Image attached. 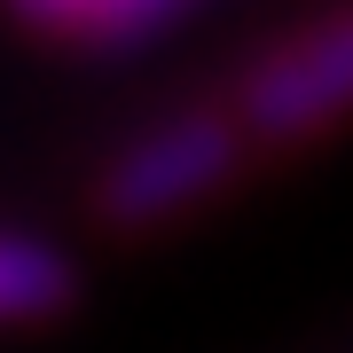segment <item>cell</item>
<instances>
[{"label":"cell","instance_id":"cell-1","mask_svg":"<svg viewBox=\"0 0 353 353\" xmlns=\"http://www.w3.org/2000/svg\"><path fill=\"white\" fill-rule=\"evenodd\" d=\"M236 165V118H212V110H189V118H165L134 141V150L110 157L102 173V220L118 228H150V220H173L189 212L196 196H212Z\"/></svg>","mask_w":353,"mask_h":353},{"label":"cell","instance_id":"cell-2","mask_svg":"<svg viewBox=\"0 0 353 353\" xmlns=\"http://www.w3.org/2000/svg\"><path fill=\"white\" fill-rule=\"evenodd\" d=\"M345 110H353V16H330V24H306L299 39H283L243 79L236 126H252L259 141H299Z\"/></svg>","mask_w":353,"mask_h":353},{"label":"cell","instance_id":"cell-3","mask_svg":"<svg viewBox=\"0 0 353 353\" xmlns=\"http://www.w3.org/2000/svg\"><path fill=\"white\" fill-rule=\"evenodd\" d=\"M16 24L39 39H79V48H141L189 24L181 0H24Z\"/></svg>","mask_w":353,"mask_h":353},{"label":"cell","instance_id":"cell-4","mask_svg":"<svg viewBox=\"0 0 353 353\" xmlns=\"http://www.w3.org/2000/svg\"><path fill=\"white\" fill-rule=\"evenodd\" d=\"M71 299V259L48 236L0 228V322H39Z\"/></svg>","mask_w":353,"mask_h":353}]
</instances>
